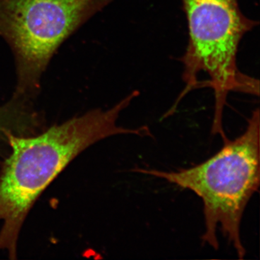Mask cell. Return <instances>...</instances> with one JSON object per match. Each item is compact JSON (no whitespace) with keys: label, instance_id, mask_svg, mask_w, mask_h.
Masks as SVG:
<instances>
[{"label":"cell","instance_id":"obj_1","mask_svg":"<svg viewBox=\"0 0 260 260\" xmlns=\"http://www.w3.org/2000/svg\"><path fill=\"white\" fill-rule=\"evenodd\" d=\"M140 95L134 90L107 110L88 111L40 133L13 136L0 171V251L17 257L20 231L32 205L59 174L85 149L109 137H150L148 126L118 125L119 115Z\"/></svg>","mask_w":260,"mask_h":260},{"label":"cell","instance_id":"obj_2","mask_svg":"<svg viewBox=\"0 0 260 260\" xmlns=\"http://www.w3.org/2000/svg\"><path fill=\"white\" fill-rule=\"evenodd\" d=\"M259 118L257 108L253 111L243 134L234 140L224 139L223 148L218 153L195 167L175 172L133 170L164 179L198 195L203 203V242L218 249L219 229L239 259L246 255L240 235L243 214L259 186Z\"/></svg>","mask_w":260,"mask_h":260},{"label":"cell","instance_id":"obj_3","mask_svg":"<svg viewBox=\"0 0 260 260\" xmlns=\"http://www.w3.org/2000/svg\"><path fill=\"white\" fill-rule=\"evenodd\" d=\"M188 26L187 47L180 58L185 88L178 102L198 88L201 73L209 76L208 86L215 95L212 133L225 135L223 112L231 92L259 95V80L238 67L243 38L258 25L248 18L239 0H181Z\"/></svg>","mask_w":260,"mask_h":260},{"label":"cell","instance_id":"obj_4","mask_svg":"<svg viewBox=\"0 0 260 260\" xmlns=\"http://www.w3.org/2000/svg\"><path fill=\"white\" fill-rule=\"evenodd\" d=\"M114 0H0V37L14 56V94L37 99L56 51Z\"/></svg>","mask_w":260,"mask_h":260},{"label":"cell","instance_id":"obj_5","mask_svg":"<svg viewBox=\"0 0 260 260\" xmlns=\"http://www.w3.org/2000/svg\"><path fill=\"white\" fill-rule=\"evenodd\" d=\"M34 99L13 94L0 106V155H8L13 136H29L43 129L44 117L36 108Z\"/></svg>","mask_w":260,"mask_h":260}]
</instances>
